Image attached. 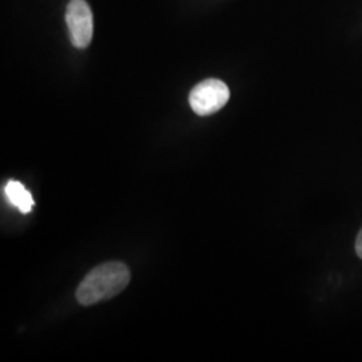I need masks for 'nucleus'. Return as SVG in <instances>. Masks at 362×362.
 Segmentation results:
<instances>
[{
  "label": "nucleus",
  "instance_id": "obj_3",
  "mask_svg": "<svg viewBox=\"0 0 362 362\" xmlns=\"http://www.w3.org/2000/svg\"><path fill=\"white\" fill-rule=\"evenodd\" d=\"M66 23L74 47L86 49L93 39V13L85 0H70L66 7Z\"/></svg>",
  "mask_w": 362,
  "mask_h": 362
},
{
  "label": "nucleus",
  "instance_id": "obj_5",
  "mask_svg": "<svg viewBox=\"0 0 362 362\" xmlns=\"http://www.w3.org/2000/svg\"><path fill=\"white\" fill-rule=\"evenodd\" d=\"M356 252L362 259V228L357 236V240H356Z\"/></svg>",
  "mask_w": 362,
  "mask_h": 362
},
{
  "label": "nucleus",
  "instance_id": "obj_4",
  "mask_svg": "<svg viewBox=\"0 0 362 362\" xmlns=\"http://www.w3.org/2000/svg\"><path fill=\"white\" fill-rule=\"evenodd\" d=\"M4 194L13 207L22 214H28L34 207V199L19 181H8L4 187Z\"/></svg>",
  "mask_w": 362,
  "mask_h": 362
},
{
  "label": "nucleus",
  "instance_id": "obj_2",
  "mask_svg": "<svg viewBox=\"0 0 362 362\" xmlns=\"http://www.w3.org/2000/svg\"><path fill=\"white\" fill-rule=\"evenodd\" d=\"M230 100L228 86L215 78H209L196 85L189 94V104L196 115L211 116Z\"/></svg>",
  "mask_w": 362,
  "mask_h": 362
},
{
  "label": "nucleus",
  "instance_id": "obj_1",
  "mask_svg": "<svg viewBox=\"0 0 362 362\" xmlns=\"http://www.w3.org/2000/svg\"><path fill=\"white\" fill-rule=\"evenodd\" d=\"M130 272L122 262H107L93 269L78 286L76 297L82 306H91L116 297L129 285Z\"/></svg>",
  "mask_w": 362,
  "mask_h": 362
}]
</instances>
